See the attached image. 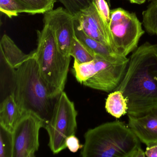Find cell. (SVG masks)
Listing matches in <instances>:
<instances>
[{"label": "cell", "instance_id": "cell-9", "mask_svg": "<svg viewBox=\"0 0 157 157\" xmlns=\"http://www.w3.org/2000/svg\"><path fill=\"white\" fill-rule=\"evenodd\" d=\"M44 15L43 21L53 28L60 51L65 56H71V44L76 36L75 16L62 7L48 12Z\"/></svg>", "mask_w": 157, "mask_h": 157}, {"label": "cell", "instance_id": "cell-12", "mask_svg": "<svg viewBox=\"0 0 157 157\" xmlns=\"http://www.w3.org/2000/svg\"><path fill=\"white\" fill-rule=\"evenodd\" d=\"M0 48V55H2L7 62L14 69L18 68L33 55V51L29 54L23 53L12 39L6 34L2 37Z\"/></svg>", "mask_w": 157, "mask_h": 157}, {"label": "cell", "instance_id": "cell-4", "mask_svg": "<svg viewBox=\"0 0 157 157\" xmlns=\"http://www.w3.org/2000/svg\"><path fill=\"white\" fill-rule=\"evenodd\" d=\"M37 47L35 58L39 73L50 96L56 98L64 91L71 56H65L58 45L54 30L44 22L42 31H37Z\"/></svg>", "mask_w": 157, "mask_h": 157}, {"label": "cell", "instance_id": "cell-10", "mask_svg": "<svg viewBox=\"0 0 157 157\" xmlns=\"http://www.w3.org/2000/svg\"><path fill=\"white\" fill-rule=\"evenodd\" d=\"M74 16L78 27L88 36L111 48L108 24L101 16L95 2Z\"/></svg>", "mask_w": 157, "mask_h": 157}, {"label": "cell", "instance_id": "cell-5", "mask_svg": "<svg viewBox=\"0 0 157 157\" xmlns=\"http://www.w3.org/2000/svg\"><path fill=\"white\" fill-rule=\"evenodd\" d=\"M142 24L135 13L121 8L111 10L108 31L111 49L124 57L136 50L145 33Z\"/></svg>", "mask_w": 157, "mask_h": 157}, {"label": "cell", "instance_id": "cell-16", "mask_svg": "<svg viewBox=\"0 0 157 157\" xmlns=\"http://www.w3.org/2000/svg\"><path fill=\"white\" fill-rule=\"evenodd\" d=\"M105 108L108 113L119 118L127 113L128 100L120 90H114L109 94L105 101Z\"/></svg>", "mask_w": 157, "mask_h": 157}, {"label": "cell", "instance_id": "cell-23", "mask_svg": "<svg viewBox=\"0 0 157 157\" xmlns=\"http://www.w3.org/2000/svg\"><path fill=\"white\" fill-rule=\"evenodd\" d=\"M65 9L72 15H76L81 11L86 9L92 4L94 0H58Z\"/></svg>", "mask_w": 157, "mask_h": 157}, {"label": "cell", "instance_id": "cell-20", "mask_svg": "<svg viewBox=\"0 0 157 157\" xmlns=\"http://www.w3.org/2000/svg\"><path fill=\"white\" fill-rule=\"evenodd\" d=\"M72 72L77 81L82 84L84 82L92 77L95 73L94 59L82 64L74 61Z\"/></svg>", "mask_w": 157, "mask_h": 157}, {"label": "cell", "instance_id": "cell-28", "mask_svg": "<svg viewBox=\"0 0 157 157\" xmlns=\"http://www.w3.org/2000/svg\"><path fill=\"white\" fill-rule=\"evenodd\" d=\"M98 0H94V2H95V4H97V2H98Z\"/></svg>", "mask_w": 157, "mask_h": 157}, {"label": "cell", "instance_id": "cell-19", "mask_svg": "<svg viewBox=\"0 0 157 157\" xmlns=\"http://www.w3.org/2000/svg\"><path fill=\"white\" fill-rule=\"evenodd\" d=\"M70 56L74 61L79 64L90 62L94 59L95 56L82 44L76 36L74 37L71 48Z\"/></svg>", "mask_w": 157, "mask_h": 157}, {"label": "cell", "instance_id": "cell-14", "mask_svg": "<svg viewBox=\"0 0 157 157\" xmlns=\"http://www.w3.org/2000/svg\"><path fill=\"white\" fill-rule=\"evenodd\" d=\"M75 35L78 39L82 43L94 56L98 55L109 59H117L124 56L115 53L105 45L88 36L75 23Z\"/></svg>", "mask_w": 157, "mask_h": 157}, {"label": "cell", "instance_id": "cell-2", "mask_svg": "<svg viewBox=\"0 0 157 157\" xmlns=\"http://www.w3.org/2000/svg\"><path fill=\"white\" fill-rule=\"evenodd\" d=\"M81 151L82 157H133L141 147L140 140L128 125L107 122L88 129Z\"/></svg>", "mask_w": 157, "mask_h": 157}, {"label": "cell", "instance_id": "cell-25", "mask_svg": "<svg viewBox=\"0 0 157 157\" xmlns=\"http://www.w3.org/2000/svg\"><path fill=\"white\" fill-rule=\"evenodd\" d=\"M66 146L67 148L72 152H76L83 147V145L79 143L78 139L75 136L71 135L67 138L66 140Z\"/></svg>", "mask_w": 157, "mask_h": 157}, {"label": "cell", "instance_id": "cell-15", "mask_svg": "<svg viewBox=\"0 0 157 157\" xmlns=\"http://www.w3.org/2000/svg\"><path fill=\"white\" fill-rule=\"evenodd\" d=\"M1 59V91L2 101L11 94H13L15 83L16 69L12 67L4 57L0 55Z\"/></svg>", "mask_w": 157, "mask_h": 157}, {"label": "cell", "instance_id": "cell-6", "mask_svg": "<svg viewBox=\"0 0 157 157\" xmlns=\"http://www.w3.org/2000/svg\"><path fill=\"white\" fill-rule=\"evenodd\" d=\"M77 116L74 103L62 92L56 98L51 117L44 127L48 134V146L53 154H58L67 148V138L76 134Z\"/></svg>", "mask_w": 157, "mask_h": 157}, {"label": "cell", "instance_id": "cell-17", "mask_svg": "<svg viewBox=\"0 0 157 157\" xmlns=\"http://www.w3.org/2000/svg\"><path fill=\"white\" fill-rule=\"evenodd\" d=\"M142 23L149 34L157 36V0H152L143 11Z\"/></svg>", "mask_w": 157, "mask_h": 157}, {"label": "cell", "instance_id": "cell-18", "mask_svg": "<svg viewBox=\"0 0 157 157\" xmlns=\"http://www.w3.org/2000/svg\"><path fill=\"white\" fill-rule=\"evenodd\" d=\"M29 11L30 14H44L53 10L57 0H16Z\"/></svg>", "mask_w": 157, "mask_h": 157}, {"label": "cell", "instance_id": "cell-27", "mask_svg": "<svg viewBox=\"0 0 157 157\" xmlns=\"http://www.w3.org/2000/svg\"><path fill=\"white\" fill-rule=\"evenodd\" d=\"M131 3L136 4H142L145 3L147 1H152V0H129Z\"/></svg>", "mask_w": 157, "mask_h": 157}, {"label": "cell", "instance_id": "cell-24", "mask_svg": "<svg viewBox=\"0 0 157 157\" xmlns=\"http://www.w3.org/2000/svg\"><path fill=\"white\" fill-rule=\"evenodd\" d=\"M96 5L102 18L108 24L110 19L111 10L106 0H98Z\"/></svg>", "mask_w": 157, "mask_h": 157}, {"label": "cell", "instance_id": "cell-8", "mask_svg": "<svg viewBox=\"0 0 157 157\" xmlns=\"http://www.w3.org/2000/svg\"><path fill=\"white\" fill-rule=\"evenodd\" d=\"M129 59L126 57L109 59L95 55V73L82 84L86 87L109 93L114 91L125 74Z\"/></svg>", "mask_w": 157, "mask_h": 157}, {"label": "cell", "instance_id": "cell-13", "mask_svg": "<svg viewBox=\"0 0 157 157\" xmlns=\"http://www.w3.org/2000/svg\"><path fill=\"white\" fill-rule=\"evenodd\" d=\"M22 114L13 94L1 102L0 126L6 130L13 133Z\"/></svg>", "mask_w": 157, "mask_h": 157}, {"label": "cell", "instance_id": "cell-21", "mask_svg": "<svg viewBox=\"0 0 157 157\" xmlns=\"http://www.w3.org/2000/svg\"><path fill=\"white\" fill-rule=\"evenodd\" d=\"M0 11L10 18L20 13L29 14L27 9L16 0H0Z\"/></svg>", "mask_w": 157, "mask_h": 157}, {"label": "cell", "instance_id": "cell-22", "mask_svg": "<svg viewBox=\"0 0 157 157\" xmlns=\"http://www.w3.org/2000/svg\"><path fill=\"white\" fill-rule=\"evenodd\" d=\"M12 132L0 126V157H13Z\"/></svg>", "mask_w": 157, "mask_h": 157}, {"label": "cell", "instance_id": "cell-1", "mask_svg": "<svg viewBox=\"0 0 157 157\" xmlns=\"http://www.w3.org/2000/svg\"><path fill=\"white\" fill-rule=\"evenodd\" d=\"M115 90L128 100V115L140 117L157 107V44L146 42L132 53L124 76Z\"/></svg>", "mask_w": 157, "mask_h": 157}, {"label": "cell", "instance_id": "cell-11", "mask_svg": "<svg viewBox=\"0 0 157 157\" xmlns=\"http://www.w3.org/2000/svg\"><path fill=\"white\" fill-rule=\"evenodd\" d=\"M128 126L140 142L147 146L157 144V107L144 115H128Z\"/></svg>", "mask_w": 157, "mask_h": 157}, {"label": "cell", "instance_id": "cell-3", "mask_svg": "<svg viewBox=\"0 0 157 157\" xmlns=\"http://www.w3.org/2000/svg\"><path fill=\"white\" fill-rule=\"evenodd\" d=\"M13 94L22 114L33 113L47 123L56 99L41 78L34 51L33 56L16 69Z\"/></svg>", "mask_w": 157, "mask_h": 157}, {"label": "cell", "instance_id": "cell-26", "mask_svg": "<svg viewBox=\"0 0 157 157\" xmlns=\"http://www.w3.org/2000/svg\"><path fill=\"white\" fill-rule=\"evenodd\" d=\"M145 153L146 157H157V144L147 146Z\"/></svg>", "mask_w": 157, "mask_h": 157}, {"label": "cell", "instance_id": "cell-7", "mask_svg": "<svg viewBox=\"0 0 157 157\" xmlns=\"http://www.w3.org/2000/svg\"><path fill=\"white\" fill-rule=\"evenodd\" d=\"M45 123L32 113L22 114L13 132V157H34L39 147V131Z\"/></svg>", "mask_w": 157, "mask_h": 157}]
</instances>
